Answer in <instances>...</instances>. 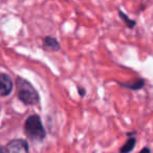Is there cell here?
Segmentation results:
<instances>
[{"instance_id":"cell-1","label":"cell","mask_w":153,"mask_h":153,"mask_svg":"<svg viewBox=\"0 0 153 153\" xmlns=\"http://www.w3.org/2000/svg\"><path fill=\"white\" fill-rule=\"evenodd\" d=\"M16 86H17V97L20 102H22L26 106H35L39 104L40 102L39 92L30 81L23 79L22 76H17Z\"/></svg>"},{"instance_id":"cell-2","label":"cell","mask_w":153,"mask_h":153,"mask_svg":"<svg viewBox=\"0 0 153 153\" xmlns=\"http://www.w3.org/2000/svg\"><path fill=\"white\" fill-rule=\"evenodd\" d=\"M24 133L28 140L35 143H41L46 137V130L41 121V117L34 113L30 114L24 122Z\"/></svg>"},{"instance_id":"cell-3","label":"cell","mask_w":153,"mask_h":153,"mask_svg":"<svg viewBox=\"0 0 153 153\" xmlns=\"http://www.w3.org/2000/svg\"><path fill=\"white\" fill-rule=\"evenodd\" d=\"M2 153H30V145L24 138H14L1 148Z\"/></svg>"},{"instance_id":"cell-4","label":"cell","mask_w":153,"mask_h":153,"mask_svg":"<svg viewBox=\"0 0 153 153\" xmlns=\"http://www.w3.org/2000/svg\"><path fill=\"white\" fill-rule=\"evenodd\" d=\"M14 89V82L11 76L5 72L0 74V94L1 97H7L12 94Z\"/></svg>"},{"instance_id":"cell-5","label":"cell","mask_w":153,"mask_h":153,"mask_svg":"<svg viewBox=\"0 0 153 153\" xmlns=\"http://www.w3.org/2000/svg\"><path fill=\"white\" fill-rule=\"evenodd\" d=\"M42 47L45 51H61V44L58 41L57 38L51 36H45L43 38V43H42Z\"/></svg>"},{"instance_id":"cell-6","label":"cell","mask_w":153,"mask_h":153,"mask_svg":"<svg viewBox=\"0 0 153 153\" xmlns=\"http://www.w3.org/2000/svg\"><path fill=\"white\" fill-rule=\"evenodd\" d=\"M119 84L122 86V87L128 88L130 90H134V91H137V90H140L145 87V84H146V81L142 78H137L135 81L130 82V83H124V82H119Z\"/></svg>"},{"instance_id":"cell-7","label":"cell","mask_w":153,"mask_h":153,"mask_svg":"<svg viewBox=\"0 0 153 153\" xmlns=\"http://www.w3.org/2000/svg\"><path fill=\"white\" fill-rule=\"evenodd\" d=\"M136 144V138L135 136H129L128 140L125 142V144L121 147L120 149V153H131L135 148Z\"/></svg>"},{"instance_id":"cell-8","label":"cell","mask_w":153,"mask_h":153,"mask_svg":"<svg viewBox=\"0 0 153 153\" xmlns=\"http://www.w3.org/2000/svg\"><path fill=\"white\" fill-rule=\"evenodd\" d=\"M117 14H119V17L121 18V20L124 22V24H125L128 28H130V30H133V28L135 27V25H136L135 20L130 19L129 16H128L127 14L124 13V12L122 11L120 7H117Z\"/></svg>"},{"instance_id":"cell-9","label":"cell","mask_w":153,"mask_h":153,"mask_svg":"<svg viewBox=\"0 0 153 153\" xmlns=\"http://www.w3.org/2000/svg\"><path fill=\"white\" fill-rule=\"evenodd\" d=\"M78 92H79V94H80V97H85V94H86V89L84 87H81V86H78Z\"/></svg>"},{"instance_id":"cell-10","label":"cell","mask_w":153,"mask_h":153,"mask_svg":"<svg viewBox=\"0 0 153 153\" xmlns=\"http://www.w3.org/2000/svg\"><path fill=\"white\" fill-rule=\"evenodd\" d=\"M138 153H151V149L149 147H144Z\"/></svg>"},{"instance_id":"cell-11","label":"cell","mask_w":153,"mask_h":153,"mask_svg":"<svg viewBox=\"0 0 153 153\" xmlns=\"http://www.w3.org/2000/svg\"><path fill=\"white\" fill-rule=\"evenodd\" d=\"M1 153H2V152H1Z\"/></svg>"}]
</instances>
